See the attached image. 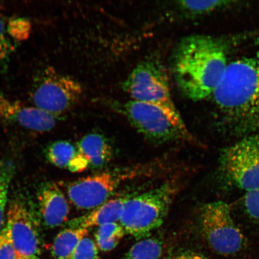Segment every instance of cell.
I'll use <instances>...</instances> for the list:
<instances>
[{"mask_svg": "<svg viewBox=\"0 0 259 259\" xmlns=\"http://www.w3.org/2000/svg\"><path fill=\"white\" fill-rule=\"evenodd\" d=\"M211 97L220 132L239 139L259 135V56L230 62Z\"/></svg>", "mask_w": 259, "mask_h": 259, "instance_id": "obj_1", "label": "cell"}, {"mask_svg": "<svg viewBox=\"0 0 259 259\" xmlns=\"http://www.w3.org/2000/svg\"><path fill=\"white\" fill-rule=\"evenodd\" d=\"M226 42L211 35L195 34L181 39L171 57L177 87L193 101L211 97L228 67Z\"/></svg>", "mask_w": 259, "mask_h": 259, "instance_id": "obj_2", "label": "cell"}, {"mask_svg": "<svg viewBox=\"0 0 259 259\" xmlns=\"http://www.w3.org/2000/svg\"><path fill=\"white\" fill-rule=\"evenodd\" d=\"M111 105L139 134L154 143L186 142L197 144L179 112H167L160 106L134 100L123 103L114 101Z\"/></svg>", "mask_w": 259, "mask_h": 259, "instance_id": "obj_3", "label": "cell"}, {"mask_svg": "<svg viewBox=\"0 0 259 259\" xmlns=\"http://www.w3.org/2000/svg\"><path fill=\"white\" fill-rule=\"evenodd\" d=\"M178 189L175 181L130 197L119 220L125 233L137 239L147 238L166 220Z\"/></svg>", "mask_w": 259, "mask_h": 259, "instance_id": "obj_4", "label": "cell"}, {"mask_svg": "<svg viewBox=\"0 0 259 259\" xmlns=\"http://www.w3.org/2000/svg\"><path fill=\"white\" fill-rule=\"evenodd\" d=\"M199 226L208 247L217 254L232 256L241 252L247 245L231 207L225 202H210L203 205L199 213Z\"/></svg>", "mask_w": 259, "mask_h": 259, "instance_id": "obj_5", "label": "cell"}, {"mask_svg": "<svg viewBox=\"0 0 259 259\" xmlns=\"http://www.w3.org/2000/svg\"><path fill=\"white\" fill-rule=\"evenodd\" d=\"M219 170L225 182L245 192L259 188V135L248 136L223 148Z\"/></svg>", "mask_w": 259, "mask_h": 259, "instance_id": "obj_6", "label": "cell"}, {"mask_svg": "<svg viewBox=\"0 0 259 259\" xmlns=\"http://www.w3.org/2000/svg\"><path fill=\"white\" fill-rule=\"evenodd\" d=\"M82 94V87L76 80L47 67L35 76L30 98L35 108L57 118L76 106Z\"/></svg>", "mask_w": 259, "mask_h": 259, "instance_id": "obj_7", "label": "cell"}, {"mask_svg": "<svg viewBox=\"0 0 259 259\" xmlns=\"http://www.w3.org/2000/svg\"><path fill=\"white\" fill-rule=\"evenodd\" d=\"M123 88L136 101L179 112L171 99L166 71L158 58H147L139 63L125 80Z\"/></svg>", "mask_w": 259, "mask_h": 259, "instance_id": "obj_8", "label": "cell"}, {"mask_svg": "<svg viewBox=\"0 0 259 259\" xmlns=\"http://www.w3.org/2000/svg\"><path fill=\"white\" fill-rule=\"evenodd\" d=\"M134 176V171L120 170L102 171L81 178L69 184L68 196L77 208L94 209L108 201L122 182Z\"/></svg>", "mask_w": 259, "mask_h": 259, "instance_id": "obj_9", "label": "cell"}, {"mask_svg": "<svg viewBox=\"0 0 259 259\" xmlns=\"http://www.w3.org/2000/svg\"><path fill=\"white\" fill-rule=\"evenodd\" d=\"M6 225L19 256L25 259H39V236L34 220L25 207L21 203H12L8 210Z\"/></svg>", "mask_w": 259, "mask_h": 259, "instance_id": "obj_10", "label": "cell"}, {"mask_svg": "<svg viewBox=\"0 0 259 259\" xmlns=\"http://www.w3.org/2000/svg\"><path fill=\"white\" fill-rule=\"evenodd\" d=\"M56 119L34 106L24 105L0 93V120L31 131L45 132L55 127Z\"/></svg>", "mask_w": 259, "mask_h": 259, "instance_id": "obj_11", "label": "cell"}, {"mask_svg": "<svg viewBox=\"0 0 259 259\" xmlns=\"http://www.w3.org/2000/svg\"><path fill=\"white\" fill-rule=\"evenodd\" d=\"M38 200L41 218L49 228H57L67 221L69 204L56 184H44L38 192Z\"/></svg>", "mask_w": 259, "mask_h": 259, "instance_id": "obj_12", "label": "cell"}, {"mask_svg": "<svg viewBox=\"0 0 259 259\" xmlns=\"http://www.w3.org/2000/svg\"><path fill=\"white\" fill-rule=\"evenodd\" d=\"M130 197H118L103 203L92 212L76 218L69 222V228L89 229L95 226H101L120 220L123 209Z\"/></svg>", "mask_w": 259, "mask_h": 259, "instance_id": "obj_13", "label": "cell"}, {"mask_svg": "<svg viewBox=\"0 0 259 259\" xmlns=\"http://www.w3.org/2000/svg\"><path fill=\"white\" fill-rule=\"evenodd\" d=\"M77 150L93 168L105 166L112 156L111 145L103 136L97 134H89L81 139L77 143Z\"/></svg>", "mask_w": 259, "mask_h": 259, "instance_id": "obj_14", "label": "cell"}, {"mask_svg": "<svg viewBox=\"0 0 259 259\" xmlns=\"http://www.w3.org/2000/svg\"><path fill=\"white\" fill-rule=\"evenodd\" d=\"M89 234V229L69 228L58 234L52 247L53 259H71L77 244Z\"/></svg>", "mask_w": 259, "mask_h": 259, "instance_id": "obj_15", "label": "cell"}, {"mask_svg": "<svg viewBox=\"0 0 259 259\" xmlns=\"http://www.w3.org/2000/svg\"><path fill=\"white\" fill-rule=\"evenodd\" d=\"M125 233L123 227L116 222L99 226L95 235L97 247L102 251H112L124 237Z\"/></svg>", "mask_w": 259, "mask_h": 259, "instance_id": "obj_16", "label": "cell"}, {"mask_svg": "<svg viewBox=\"0 0 259 259\" xmlns=\"http://www.w3.org/2000/svg\"><path fill=\"white\" fill-rule=\"evenodd\" d=\"M163 252V244L156 237L147 238L132 246L124 259H160Z\"/></svg>", "mask_w": 259, "mask_h": 259, "instance_id": "obj_17", "label": "cell"}, {"mask_svg": "<svg viewBox=\"0 0 259 259\" xmlns=\"http://www.w3.org/2000/svg\"><path fill=\"white\" fill-rule=\"evenodd\" d=\"M77 153V150L73 144L67 141H61L49 146L47 156L48 160L55 166L65 168L68 167Z\"/></svg>", "mask_w": 259, "mask_h": 259, "instance_id": "obj_18", "label": "cell"}, {"mask_svg": "<svg viewBox=\"0 0 259 259\" xmlns=\"http://www.w3.org/2000/svg\"><path fill=\"white\" fill-rule=\"evenodd\" d=\"M232 1H180L178 7L184 14L192 16H198L211 14L218 10L231 6Z\"/></svg>", "mask_w": 259, "mask_h": 259, "instance_id": "obj_19", "label": "cell"}, {"mask_svg": "<svg viewBox=\"0 0 259 259\" xmlns=\"http://www.w3.org/2000/svg\"><path fill=\"white\" fill-rule=\"evenodd\" d=\"M14 164L9 161L0 160V231L4 228L10 184L14 175Z\"/></svg>", "mask_w": 259, "mask_h": 259, "instance_id": "obj_20", "label": "cell"}, {"mask_svg": "<svg viewBox=\"0 0 259 259\" xmlns=\"http://www.w3.org/2000/svg\"><path fill=\"white\" fill-rule=\"evenodd\" d=\"M31 30V25L30 21L23 18L11 19L7 25V32L9 36L16 40L27 39Z\"/></svg>", "mask_w": 259, "mask_h": 259, "instance_id": "obj_21", "label": "cell"}, {"mask_svg": "<svg viewBox=\"0 0 259 259\" xmlns=\"http://www.w3.org/2000/svg\"><path fill=\"white\" fill-rule=\"evenodd\" d=\"M99 248L96 242L86 236L79 242L71 259H98Z\"/></svg>", "mask_w": 259, "mask_h": 259, "instance_id": "obj_22", "label": "cell"}, {"mask_svg": "<svg viewBox=\"0 0 259 259\" xmlns=\"http://www.w3.org/2000/svg\"><path fill=\"white\" fill-rule=\"evenodd\" d=\"M9 36L7 25L0 17V69L5 66L14 51V47Z\"/></svg>", "mask_w": 259, "mask_h": 259, "instance_id": "obj_23", "label": "cell"}, {"mask_svg": "<svg viewBox=\"0 0 259 259\" xmlns=\"http://www.w3.org/2000/svg\"><path fill=\"white\" fill-rule=\"evenodd\" d=\"M11 240L8 226L0 231V259H22Z\"/></svg>", "mask_w": 259, "mask_h": 259, "instance_id": "obj_24", "label": "cell"}, {"mask_svg": "<svg viewBox=\"0 0 259 259\" xmlns=\"http://www.w3.org/2000/svg\"><path fill=\"white\" fill-rule=\"evenodd\" d=\"M244 205L247 215L259 223V188L246 192Z\"/></svg>", "mask_w": 259, "mask_h": 259, "instance_id": "obj_25", "label": "cell"}, {"mask_svg": "<svg viewBox=\"0 0 259 259\" xmlns=\"http://www.w3.org/2000/svg\"><path fill=\"white\" fill-rule=\"evenodd\" d=\"M89 166L88 160L77 152L75 156L70 161L68 165V169L74 173L81 172Z\"/></svg>", "mask_w": 259, "mask_h": 259, "instance_id": "obj_26", "label": "cell"}, {"mask_svg": "<svg viewBox=\"0 0 259 259\" xmlns=\"http://www.w3.org/2000/svg\"><path fill=\"white\" fill-rule=\"evenodd\" d=\"M174 259H206L199 254L193 252H184V253L178 255Z\"/></svg>", "mask_w": 259, "mask_h": 259, "instance_id": "obj_27", "label": "cell"}, {"mask_svg": "<svg viewBox=\"0 0 259 259\" xmlns=\"http://www.w3.org/2000/svg\"><path fill=\"white\" fill-rule=\"evenodd\" d=\"M22 259H25V258H22Z\"/></svg>", "mask_w": 259, "mask_h": 259, "instance_id": "obj_28", "label": "cell"}]
</instances>
